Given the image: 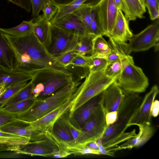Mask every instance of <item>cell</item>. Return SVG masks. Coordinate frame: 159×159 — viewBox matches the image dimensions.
I'll list each match as a JSON object with an SVG mask.
<instances>
[{"instance_id": "83f0119b", "label": "cell", "mask_w": 159, "mask_h": 159, "mask_svg": "<svg viewBox=\"0 0 159 159\" xmlns=\"http://www.w3.org/2000/svg\"><path fill=\"white\" fill-rule=\"evenodd\" d=\"M34 22L33 19L23 20L19 25L11 28L2 29L5 34L16 37H21L29 34L33 32Z\"/></svg>"}, {"instance_id": "5b68a950", "label": "cell", "mask_w": 159, "mask_h": 159, "mask_svg": "<svg viewBox=\"0 0 159 159\" xmlns=\"http://www.w3.org/2000/svg\"><path fill=\"white\" fill-rule=\"evenodd\" d=\"M120 50L122 70L116 80L118 85L125 93H139L144 92L149 85L148 78L142 69L135 65L132 56Z\"/></svg>"}, {"instance_id": "d6986e66", "label": "cell", "mask_w": 159, "mask_h": 159, "mask_svg": "<svg viewBox=\"0 0 159 159\" xmlns=\"http://www.w3.org/2000/svg\"><path fill=\"white\" fill-rule=\"evenodd\" d=\"M34 73L17 69L10 70L0 66V86L6 89L17 83L31 80Z\"/></svg>"}, {"instance_id": "681fc988", "label": "cell", "mask_w": 159, "mask_h": 159, "mask_svg": "<svg viewBox=\"0 0 159 159\" xmlns=\"http://www.w3.org/2000/svg\"><path fill=\"white\" fill-rule=\"evenodd\" d=\"M99 147V150L101 155H105L112 157L115 156V153L110 149L105 148L101 143H97Z\"/></svg>"}, {"instance_id": "816d5d0a", "label": "cell", "mask_w": 159, "mask_h": 159, "mask_svg": "<svg viewBox=\"0 0 159 159\" xmlns=\"http://www.w3.org/2000/svg\"><path fill=\"white\" fill-rule=\"evenodd\" d=\"M159 102L157 100H155L153 102L151 108V114L152 117H157L159 114Z\"/></svg>"}, {"instance_id": "bcb514c9", "label": "cell", "mask_w": 159, "mask_h": 159, "mask_svg": "<svg viewBox=\"0 0 159 159\" xmlns=\"http://www.w3.org/2000/svg\"><path fill=\"white\" fill-rule=\"evenodd\" d=\"M0 106V127L17 119L16 115L6 113L2 109Z\"/></svg>"}, {"instance_id": "ba28073f", "label": "cell", "mask_w": 159, "mask_h": 159, "mask_svg": "<svg viewBox=\"0 0 159 159\" xmlns=\"http://www.w3.org/2000/svg\"><path fill=\"white\" fill-rule=\"evenodd\" d=\"M79 36L51 24V40L46 49L51 56L56 58L74 50L78 42Z\"/></svg>"}, {"instance_id": "4dcf8cb0", "label": "cell", "mask_w": 159, "mask_h": 159, "mask_svg": "<svg viewBox=\"0 0 159 159\" xmlns=\"http://www.w3.org/2000/svg\"><path fill=\"white\" fill-rule=\"evenodd\" d=\"M93 48L94 53L91 56L93 57L107 55L111 52L108 43L100 35L96 36L93 39Z\"/></svg>"}, {"instance_id": "7bdbcfd3", "label": "cell", "mask_w": 159, "mask_h": 159, "mask_svg": "<svg viewBox=\"0 0 159 159\" xmlns=\"http://www.w3.org/2000/svg\"><path fill=\"white\" fill-rule=\"evenodd\" d=\"M90 34L95 36L100 35L104 36L98 21L96 11L92 4V18L90 24Z\"/></svg>"}, {"instance_id": "44dd1931", "label": "cell", "mask_w": 159, "mask_h": 159, "mask_svg": "<svg viewBox=\"0 0 159 159\" xmlns=\"http://www.w3.org/2000/svg\"><path fill=\"white\" fill-rule=\"evenodd\" d=\"M30 142V138L0 130V152L11 151L16 152Z\"/></svg>"}, {"instance_id": "8d00e7d4", "label": "cell", "mask_w": 159, "mask_h": 159, "mask_svg": "<svg viewBox=\"0 0 159 159\" xmlns=\"http://www.w3.org/2000/svg\"><path fill=\"white\" fill-rule=\"evenodd\" d=\"M66 150L71 152L72 154L75 155H84L93 154L101 155L99 151L93 150L85 145H77L68 147Z\"/></svg>"}, {"instance_id": "3957f363", "label": "cell", "mask_w": 159, "mask_h": 159, "mask_svg": "<svg viewBox=\"0 0 159 159\" xmlns=\"http://www.w3.org/2000/svg\"><path fill=\"white\" fill-rule=\"evenodd\" d=\"M116 80V78L107 76L103 70L89 72L71 96L69 117L84 104L101 93Z\"/></svg>"}, {"instance_id": "4316f807", "label": "cell", "mask_w": 159, "mask_h": 159, "mask_svg": "<svg viewBox=\"0 0 159 159\" xmlns=\"http://www.w3.org/2000/svg\"><path fill=\"white\" fill-rule=\"evenodd\" d=\"M88 0H74L66 4L60 5L54 3L57 5L58 10L51 20V24L65 16L73 13L84 5Z\"/></svg>"}, {"instance_id": "ee69618b", "label": "cell", "mask_w": 159, "mask_h": 159, "mask_svg": "<svg viewBox=\"0 0 159 159\" xmlns=\"http://www.w3.org/2000/svg\"><path fill=\"white\" fill-rule=\"evenodd\" d=\"M90 58V56H84L77 53L68 66L89 68Z\"/></svg>"}, {"instance_id": "52a82bcc", "label": "cell", "mask_w": 159, "mask_h": 159, "mask_svg": "<svg viewBox=\"0 0 159 159\" xmlns=\"http://www.w3.org/2000/svg\"><path fill=\"white\" fill-rule=\"evenodd\" d=\"M105 115L99 103L81 129V134L76 145H85L89 142L97 141L102 137L108 126Z\"/></svg>"}, {"instance_id": "d6a6232c", "label": "cell", "mask_w": 159, "mask_h": 159, "mask_svg": "<svg viewBox=\"0 0 159 159\" xmlns=\"http://www.w3.org/2000/svg\"><path fill=\"white\" fill-rule=\"evenodd\" d=\"M137 134L135 129L129 132H123L112 138L102 145L107 148H111L135 137Z\"/></svg>"}, {"instance_id": "ab89813d", "label": "cell", "mask_w": 159, "mask_h": 159, "mask_svg": "<svg viewBox=\"0 0 159 159\" xmlns=\"http://www.w3.org/2000/svg\"><path fill=\"white\" fill-rule=\"evenodd\" d=\"M148 11L150 19L155 20L159 18V0H143Z\"/></svg>"}, {"instance_id": "9c48e42d", "label": "cell", "mask_w": 159, "mask_h": 159, "mask_svg": "<svg viewBox=\"0 0 159 159\" xmlns=\"http://www.w3.org/2000/svg\"><path fill=\"white\" fill-rule=\"evenodd\" d=\"M100 27L104 35L110 37L119 10L115 0H100L93 4Z\"/></svg>"}, {"instance_id": "6da1fadb", "label": "cell", "mask_w": 159, "mask_h": 159, "mask_svg": "<svg viewBox=\"0 0 159 159\" xmlns=\"http://www.w3.org/2000/svg\"><path fill=\"white\" fill-rule=\"evenodd\" d=\"M16 56L15 69L34 73L45 67H58L56 58L51 56L33 33L16 37L5 34Z\"/></svg>"}, {"instance_id": "e575fe53", "label": "cell", "mask_w": 159, "mask_h": 159, "mask_svg": "<svg viewBox=\"0 0 159 159\" xmlns=\"http://www.w3.org/2000/svg\"><path fill=\"white\" fill-rule=\"evenodd\" d=\"M121 70V63L120 59L108 64L103 71L107 76L117 79L120 75Z\"/></svg>"}, {"instance_id": "30bf717a", "label": "cell", "mask_w": 159, "mask_h": 159, "mask_svg": "<svg viewBox=\"0 0 159 159\" xmlns=\"http://www.w3.org/2000/svg\"><path fill=\"white\" fill-rule=\"evenodd\" d=\"M158 93V86L154 85L146 94L140 106L130 118L127 125L128 128L133 125L151 124V108Z\"/></svg>"}, {"instance_id": "2e32d148", "label": "cell", "mask_w": 159, "mask_h": 159, "mask_svg": "<svg viewBox=\"0 0 159 159\" xmlns=\"http://www.w3.org/2000/svg\"><path fill=\"white\" fill-rule=\"evenodd\" d=\"M57 149L55 145L48 143L43 139L39 141L30 142L15 152L31 156L49 157H52Z\"/></svg>"}, {"instance_id": "cb8c5ba5", "label": "cell", "mask_w": 159, "mask_h": 159, "mask_svg": "<svg viewBox=\"0 0 159 159\" xmlns=\"http://www.w3.org/2000/svg\"><path fill=\"white\" fill-rule=\"evenodd\" d=\"M125 16L129 20L134 21L137 18L144 17L146 7L143 0H122Z\"/></svg>"}, {"instance_id": "e0dca14e", "label": "cell", "mask_w": 159, "mask_h": 159, "mask_svg": "<svg viewBox=\"0 0 159 159\" xmlns=\"http://www.w3.org/2000/svg\"><path fill=\"white\" fill-rule=\"evenodd\" d=\"M133 35L129 27V20L122 11L119 9L114 26L109 37L116 43H122L129 40Z\"/></svg>"}, {"instance_id": "f1b7e54d", "label": "cell", "mask_w": 159, "mask_h": 159, "mask_svg": "<svg viewBox=\"0 0 159 159\" xmlns=\"http://www.w3.org/2000/svg\"><path fill=\"white\" fill-rule=\"evenodd\" d=\"M33 84L30 80L24 87L10 98L5 104L4 106L29 99H36L34 98L33 93Z\"/></svg>"}, {"instance_id": "db71d44e", "label": "cell", "mask_w": 159, "mask_h": 159, "mask_svg": "<svg viewBox=\"0 0 159 159\" xmlns=\"http://www.w3.org/2000/svg\"><path fill=\"white\" fill-rule=\"evenodd\" d=\"M55 3L60 4V5H64L66 4L71 2H72L74 0H51Z\"/></svg>"}, {"instance_id": "484cf974", "label": "cell", "mask_w": 159, "mask_h": 159, "mask_svg": "<svg viewBox=\"0 0 159 159\" xmlns=\"http://www.w3.org/2000/svg\"><path fill=\"white\" fill-rule=\"evenodd\" d=\"M95 36L89 34L79 36L78 42L74 51L81 55H92L94 53L93 48V40Z\"/></svg>"}, {"instance_id": "f5cc1de1", "label": "cell", "mask_w": 159, "mask_h": 159, "mask_svg": "<svg viewBox=\"0 0 159 159\" xmlns=\"http://www.w3.org/2000/svg\"><path fill=\"white\" fill-rule=\"evenodd\" d=\"M85 145L92 149L99 151L97 141L89 142L86 144Z\"/></svg>"}, {"instance_id": "ac0fdd59", "label": "cell", "mask_w": 159, "mask_h": 159, "mask_svg": "<svg viewBox=\"0 0 159 159\" xmlns=\"http://www.w3.org/2000/svg\"><path fill=\"white\" fill-rule=\"evenodd\" d=\"M51 24L78 36L87 34L80 18L75 12L68 14Z\"/></svg>"}, {"instance_id": "11a10c76", "label": "cell", "mask_w": 159, "mask_h": 159, "mask_svg": "<svg viewBox=\"0 0 159 159\" xmlns=\"http://www.w3.org/2000/svg\"><path fill=\"white\" fill-rule=\"evenodd\" d=\"M115 1L118 9L124 12V9L122 0H115Z\"/></svg>"}, {"instance_id": "7dc6e473", "label": "cell", "mask_w": 159, "mask_h": 159, "mask_svg": "<svg viewBox=\"0 0 159 159\" xmlns=\"http://www.w3.org/2000/svg\"><path fill=\"white\" fill-rule=\"evenodd\" d=\"M25 10L27 12H30L31 9V0H7Z\"/></svg>"}, {"instance_id": "5bb4252c", "label": "cell", "mask_w": 159, "mask_h": 159, "mask_svg": "<svg viewBox=\"0 0 159 159\" xmlns=\"http://www.w3.org/2000/svg\"><path fill=\"white\" fill-rule=\"evenodd\" d=\"M139 128L138 133L134 137L116 147L110 148L113 152L123 149H131L135 147L142 146L153 136L154 129L151 124H146L137 125Z\"/></svg>"}, {"instance_id": "603a6c76", "label": "cell", "mask_w": 159, "mask_h": 159, "mask_svg": "<svg viewBox=\"0 0 159 159\" xmlns=\"http://www.w3.org/2000/svg\"><path fill=\"white\" fill-rule=\"evenodd\" d=\"M16 65L15 53L0 28V66L13 70L15 69Z\"/></svg>"}, {"instance_id": "74e56055", "label": "cell", "mask_w": 159, "mask_h": 159, "mask_svg": "<svg viewBox=\"0 0 159 159\" xmlns=\"http://www.w3.org/2000/svg\"><path fill=\"white\" fill-rule=\"evenodd\" d=\"M107 65V60L103 58L90 56L89 69L90 72L103 70Z\"/></svg>"}, {"instance_id": "7c38bea8", "label": "cell", "mask_w": 159, "mask_h": 159, "mask_svg": "<svg viewBox=\"0 0 159 159\" xmlns=\"http://www.w3.org/2000/svg\"><path fill=\"white\" fill-rule=\"evenodd\" d=\"M116 80L102 93L100 103L105 114L109 112L118 111L125 96V93L118 85Z\"/></svg>"}, {"instance_id": "b9f144b4", "label": "cell", "mask_w": 159, "mask_h": 159, "mask_svg": "<svg viewBox=\"0 0 159 159\" xmlns=\"http://www.w3.org/2000/svg\"><path fill=\"white\" fill-rule=\"evenodd\" d=\"M64 115L62 116L63 120L71 134L76 145L77 144L81 134V129L76 127L72 123L69 117H66Z\"/></svg>"}, {"instance_id": "1f68e13d", "label": "cell", "mask_w": 159, "mask_h": 159, "mask_svg": "<svg viewBox=\"0 0 159 159\" xmlns=\"http://www.w3.org/2000/svg\"><path fill=\"white\" fill-rule=\"evenodd\" d=\"M92 4L85 3L75 12L80 18L87 34H90Z\"/></svg>"}, {"instance_id": "4fadbf2b", "label": "cell", "mask_w": 159, "mask_h": 159, "mask_svg": "<svg viewBox=\"0 0 159 159\" xmlns=\"http://www.w3.org/2000/svg\"><path fill=\"white\" fill-rule=\"evenodd\" d=\"M30 123L16 119L0 127V130L14 134L27 137L31 142H37L43 140L45 133L33 130L29 127Z\"/></svg>"}, {"instance_id": "7402d4cb", "label": "cell", "mask_w": 159, "mask_h": 159, "mask_svg": "<svg viewBox=\"0 0 159 159\" xmlns=\"http://www.w3.org/2000/svg\"><path fill=\"white\" fill-rule=\"evenodd\" d=\"M33 33L40 43L46 48L49 46L51 37V23L47 21L43 15L33 19Z\"/></svg>"}, {"instance_id": "8fae6325", "label": "cell", "mask_w": 159, "mask_h": 159, "mask_svg": "<svg viewBox=\"0 0 159 159\" xmlns=\"http://www.w3.org/2000/svg\"><path fill=\"white\" fill-rule=\"evenodd\" d=\"M71 103L70 99L51 112L30 124L29 127L32 130L45 133L52 132L55 123L69 111Z\"/></svg>"}, {"instance_id": "277c9868", "label": "cell", "mask_w": 159, "mask_h": 159, "mask_svg": "<svg viewBox=\"0 0 159 159\" xmlns=\"http://www.w3.org/2000/svg\"><path fill=\"white\" fill-rule=\"evenodd\" d=\"M76 87V84L73 83L49 96L36 98L28 110L16 115V119L30 124L38 120L70 99Z\"/></svg>"}, {"instance_id": "f35d334b", "label": "cell", "mask_w": 159, "mask_h": 159, "mask_svg": "<svg viewBox=\"0 0 159 159\" xmlns=\"http://www.w3.org/2000/svg\"><path fill=\"white\" fill-rule=\"evenodd\" d=\"M57 10V6L51 0H48L44 3L42 9L45 19L50 22Z\"/></svg>"}, {"instance_id": "ffe728a7", "label": "cell", "mask_w": 159, "mask_h": 159, "mask_svg": "<svg viewBox=\"0 0 159 159\" xmlns=\"http://www.w3.org/2000/svg\"><path fill=\"white\" fill-rule=\"evenodd\" d=\"M124 93L125 94L124 99L118 111V119L128 123L131 116L140 106L143 98L138 93Z\"/></svg>"}, {"instance_id": "c3c4849f", "label": "cell", "mask_w": 159, "mask_h": 159, "mask_svg": "<svg viewBox=\"0 0 159 159\" xmlns=\"http://www.w3.org/2000/svg\"><path fill=\"white\" fill-rule=\"evenodd\" d=\"M118 119V111L109 112L106 114V121L107 126L116 122Z\"/></svg>"}, {"instance_id": "9a60e30c", "label": "cell", "mask_w": 159, "mask_h": 159, "mask_svg": "<svg viewBox=\"0 0 159 159\" xmlns=\"http://www.w3.org/2000/svg\"><path fill=\"white\" fill-rule=\"evenodd\" d=\"M102 92L84 104L69 117L72 123L77 128L81 129H82L99 103Z\"/></svg>"}, {"instance_id": "7a4b0ae2", "label": "cell", "mask_w": 159, "mask_h": 159, "mask_svg": "<svg viewBox=\"0 0 159 159\" xmlns=\"http://www.w3.org/2000/svg\"><path fill=\"white\" fill-rule=\"evenodd\" d=\"M31 80L35 98L48 97L66 86L75 83L71 72L65 68L56 67H45L37 70L34 72V76Z\"/></svg>"}, {"instance_id": "f546056e", "label": "cell", "mask_w": 159, "mask_h": 159, "mask_svg": "<svg viewBox=\"0 0 159 159\" xmlns=\"http://www.w3.org/2000/svg\"><path fill=\"white\" fill-rule=\"evenodd\" d=\"M36 99H29L6 106L2 107V109L6 113L16 115L28 110L33 105Z\"/></svg>"}, {"instance_id": "9f6ffc18", "label": "cell", "mask_w": 159, "mask_h": 159, "mask_svg": "<svg viewBox=\"0 0 159 159\" xmlns=\"http://www.w3.org/2000/svg\"><path fill=\"white\" fill-rule=\"evenodd\" d=\"M6 89L4 86H0V96L5 91Z\"/></svg>"}, {"instance_id": "d590c367", "label": "cell", "mask_w": 159, "mask_h": 159, "mask_svg": "<svg viewBox=\"0 0 159 159\" xmlns=\"http://www.w3.org/2000/svg\"><path fill=\"white\" fill-rule=\"evenodd\" d=\"M109 38L108 43L111 48L110 53L106 55L96 56V57L103 58L106 59L107 61V64L120 59L119 55L120 52L117 43L111 38L110 37Z\"/></svg>"}, {"instance_id": "8992f818", "label": "cell", "mask_w": 159, "mask_h": 159, "mask_svg": "<svg viewBox=\"0 0 159 159\" xmlns=\"http://www.w3.org/2000/svg\"><path fill=\"white\" fill-rule=\"evenodd\" d=\"M159 21L157 19L139 33L133 35L128 43H116L119 48L125 54L132 52L145 51L158 43Z\"/></svg>"}, {"instance_id": "f6af8a7d", "label": "cell", "mask_w": 159, "mask_h": 159, "mask_svg": "<svg viewBox=\"0 0 159 159\" xmlns=\"http://www.w3.org/2000/svg\"><path fill=\"white\" fill-rule=\"evenodd\" d=\"M48 0H31L32 16L36 17L39 14L43 7L44 3Z\"/></svg>"}, {"instance_id": "d4e9b609", "label": "cell", "mask_w": 159, "mask_h": 159, "mask_svg": "<svg viewBox=\"0 0 159 159\" xmlns=\"http://www.w3.org/2000/svg\"><path fill=\"white\" fill-rule=\"evenodd\" d=\"M62 116L55 123L52 132L66 145L67 148L69 146L75 145V143L63 120Z\"/></svg>"}, {"instance_id": "836d02e7", "label": "cell", "mask_w": 159, "mask_h": 159, "mask_svg": "<svg viewBox=\"0 0 159 159\" xmlns=\"http://www.w3.org/2000/svg\"><path fill=\"white\" fill-rule=\"evenodd\" d=\"M28 82V81L22 82L7 88L0 96V106L4 107L7 102L24 87Z\"/></svg>"}, {"instance_id": "60d3db41", "label": "cell", "mask_w": 159, "mask_h": 159, "mask_svg": "<svg viewBox=\"0 0 159 159\" xmlns=\"http://www.w3.org/2000/svg\"><path fill=\"white\" fill-rule=\"evenodd\" d=\"M76 53L74 51L72 50L56 58L57 66L63 68L67 66Z\"/></svg>"}, {"instance_id": "f907efd6", "label": "cell", "mask_w": 159, "mask_h": 159, "mask_svg": "<svg viewBox=\"0 0 159 159\" xmlns=\"http://www.w3.org/2000/svg\"><path fill=\"white\" fill-rule=\"evenodd\" d=\"M72 154L71 152L66 150L58 149L54 153L52 157L56 158H62L67 157Z\"/></svg>"}]
</instances>
